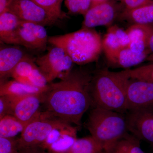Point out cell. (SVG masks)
<instances>
[{
    "label": "cell",
    "instance_id": "obj_1",
    "mask_svg": "<svg viewBox=\"0 0 153 153\" xmlns=\"http://www.w3.org/2000/svg\"><path fill=\"white\" fill-rule=\"evenodd\" d=\"M92 77L81 70H71L56 82L49 83L42 94L45 111L77 126L92 102L90 87Z\"/></svg>",
    "mask_w": 153,
    "mask_h": 153
},
{
    "label": "cell",
    "instance_id": "obj_2",
    "mask_svg": "<svg viewBox=\"0 0 153 153\" xmlns=\"http://www.w3.org/2000/svg\"><path fill=\"white\" fill-rule=\"evenodd\" d=\"M127 69L120 71L104 69L92 77L90 92L92 106L126 114Z\"/></svg>",
    "mask_w": 153,
    "mask_h": 153
},
{
    "label": "cell",
    "instance_id": "obj_3",
    "mask_svg": "<svg viewBox=\"0 0 153 153\" xmlns=\"http://www.w3.org/2000/svg\"><path fill=\"white\" fill-rule=\"evenodd\" d=\"M91 136L104 152L110 153L129 132L126 114L99 107L91 111L86 124Z\"/></svg>",
    "mask_w": 153,
    "mask_h": 153
},
{
    "label": "cell",
    "instance_id": "obj_4",
    "mask_svg": "<svg viewBox=\"0 0 153 153\" xmlns=\"http://www.w3.org/2000/svg\"><path fill=\"white\" fill-rule=\"evenodd\" d=\"M48 43L62 48L73 63L79 65L94 62L102 50L100 35L92 28L85 27L73 33L49 37Z\"/></svg>",
    "mask_w": 153,
    "mask_h": 153
},
{
    "label": "cell",
    "instance_id": "obj_5",
    "mask_svg": "<svg viewBox=\"0 0 153 153\" xmlns=\"http://www.w3.org/2000/svg\"><path fill=\"white\" fill-rule=\"evenodd\" d=\"M69 124L71 123L46 111H41L35 119L27 125L18 138L19 150L25 148L41 146L53 130Z\"/></svg>",
    "mask_w": 153,
    "mask_h": 153
},
{
    "label": "cell",
    "instance_id": "obj_6",
    "mask_svg": "<svg viewBox=\"0 0 153 153\" xmlns=\"http://www.w3.org/2000/svg\"><path fill=\"white\" fill-rule=\"evenodd\" d=\"M35 62L49 83L69 74L74 63L62 48L56 46H53L45 55L36 58Z\"/></svg>",
    "mask_w": 153,
    "mask_h": 153
},
{
    "label": "cell",
    "instance_id": "obj_7",
    "mask_svg": "<svg viewBox=\"0 0 153 153\" xmlns=\"http://www.w3.org/2000/svg\"><path fill=\"white\" fill-rule=\"evenodd\" d=\"M128 112L153 110V83L130 78L126 87Z\"/></svg>",
    "mask_w": 153,
    "mask_h": 153
},
{
    "label": "cell",
    "instance_id": "obj_8",
    "mask_svg": "<svg viewBox=\"0 0 153 153\" xmlns=\"http://www.w3.org/2000/svg\"><path fill=\"white\" fill-rule=\"evenodd\" d=\"M7 11L23 22L44 27L53 25L59 20L32 0H13Z\"/></svg>",
    "mask_w": 153,
    "mask_h": 153
},
{
    "label": "cell",
    "instance_id": "obj_9",
    "mask_svg": "<svg viewBox=\"0 0 153 153\" xmlns=\"http://www.w3.org/2000/svg\"><path fill=\"white\" fill-rule=\"evenodd\" d=\"M121 4L113 0L91 6L84 15L82 27L92 28L111 24L120 11H123Z\"/></svg>",
    "mask_w": 153,
    "mask_h": 153
},
{
    "label": "cell",
    "instance_id": "obj_10",
    "mask_svg": "<svg viewBox=\"0 0 153 153\" xmlns=\"http://www.w3.org/2000/svg\"><path fill=\"white\" fill-rule=\"evenodd\" d=\"M129 132L153 147V110L126 114Z\"/></svg>",
    "mask_w": 153,
    "mask_h": 153
},
{
    "label": "cell",
    "instance_id": "obj_11",
    "mask_svg": "<svg viewBox=\"0 0 153 153\" xmlns=\"http://www.w3.org/2000/svg\"><path fill=\"white\" fill-rule=\"evenodd\" d=\"M43 93L30 94L12 101L11 115L27 126L41 112L40 108L42 104Z\"/></svg>",
    "mask_w": 153,
    "mask_h": 153
},
{
    "label": "cell",
    "instance_id": "obj_12",
    "mask_svg": "<svg viewBox=\"0 0 153 153\" xmlns=\"http://www.w3.org/2000/svg\"><path fill=\"white\" fill-rule=\"evenodd\" d=\"M130 43L126 30L113 26L108 28L102 39V50L111 66H113L120 51Z\"/></svg>",
    "mask_w": 153,
    "mask_h": 153
},
{
    "label": "cell",
    "instance_id": "obj_13",
    "mask_svg": "<svg viewBox=\"0 0 153 153\" xmlns=\"http://www.w3.org/2000/svg\"><path fill=\"white\" fill-rule=\"evenodd\" d=\"M30 57L22 49L16 46L1 47L0 49V78L1 81L11 76L18 64Z\"/></svg>",
    "mask_w": 153,
    "mask_h": 153
},
{
    "label": "cell",
    "instance_id": "obj_14",
    "mask_svg": "<svg viewBox=\"0 0 153 153\" xmlns=\"http://www.w3.org/2000/svg\"><path fill=\"white\" fill-rule=\"evenodd\" d=\"M22 21L9 11L0 14V40L2 43L19 45L18 30Z\"/></svg>",
    "mask_w": 153,
    "mask_h": 153
},
{
    "label": "cell",
    "instance_id": "obj_15",
    "mask_svg": "<svg viewBox=\"0 0 153 153\" xmlns=\"http://www.w3.org/2000/svg\"><path fill=\"white\" fill-rule=\"evenodd\" d=\"M46 89H40L14 79L4 80L1 81L0 96L6 97L13 102L30 94L43 93Z\"/></svg>",
    "mask_w": 153,
    "mask_h": 153
},
{
    "label": "cell",
    "instance_id": "obj_16",
    "mask_svg": "<svg viewBox=\"0 0 153 153\" xmlns=\"http://www.w3.org/2000/svg\"><path fill=\"white\" fill-rule=\"evenodd\" d=\"M120 16L133 24L153 25V1L136 8L123 11Z\"/></svg>",
    "mask_w": 153,
    "mask_h": 153
},
{
    "label": "cell",
    "instance_id": "obj_17",
    "mask_svg": "<svg viewBox=\"0 0 153 153\" xmlns=\"http://www.w3.org/2000/svg\"><path fill=\"white\" fill-rule=\"evenodd\" d=\"M151 52L149 49L144 52L138 53L132 51L128 47L123 48L119 52L112 66L128 68L141 63Z\"/></svg>",
    "mask_w": 153,
    "mask_h": 153
},
{
    "label": "cell",
    "instance_id": "obj_18",
    "mask_svg": "<svg viewBox=\"0 0 153 153\" xmlns=\"http://www.w3.org/2000/svg\"><path fill=\"white\" fill-rule=\"evenodd\" d=\"M19 45L32 50H41L33 29V23L22 21L18 30Z\"/></svg>",
    "mask_w": 153,
    "mask_h": 153
},
{
    "label": "cell",
    "instance_id": "obj_19",
    "mask_svg": "<svg viewBox=\"0 0 153 153\" xmlns=\"http://www.w3.org/2000/svg\"><path fill=\"white\" fill-rule=\"evenodd\" d=\"M26 126L13 116L8 115L0 119V137L14 138L22 133Z\"/></svg>",
    "mask_w": 153,
    "mask_h": 153
},
{
    "label": "cell",
    "instance_id": "obj_20",
    "mask_svg": "<svg viewBox=\"0 0 153 153\" xmlns=\"http://www.w3.org/2000/svg\"><path fill=\"white\" fill-rule=\"evenodd\" d=\"M110 153H145L140 140L129 132L120 140Z\"/></svg>",
    "mask_w": 153,
    "mask_h": 153
},
{
    "label": "cell",
    "instance_id": "obj_21",
    "mask_svg": "<svg viewBox=\"0 0 153 153\" xmlns=\"http://www.w3.org/2000/svg\"><path fill=\"white\" fill-rule=\"evenodd\" d=\"M102 150L91 136L77 139L68 150L63 153H101Z\"/></svg>",
    "mask_w": 153,
    "mask_h": 153
},
{
    "label": "cell",
    "instance_id": "obj_22",
    "mask_svg": "<svg viewBox=\"0 0 153 153\" xmlns=\"http://www.w3.org/2000/svg\"><path fill=\"white\" fill-rule=\"evenodd\" d=\"M36 59L29 57L22 60L14 69L11 76L15 80L25 83L26 79L36 66Z\"/></svg>",
    "mask_w": 153,
    "mask_h": 153
},
{
    "label": "cell",
    "instance_id": "obj_23",
    "mask_svg": "<svg viewBox=\"0 0 153 153\" xmlns=\"http://www.w3.org/2000/svg\"><path fill=\"white\" fill-rule=\"evenodd\" d=\"M152 25L133 24L126 30L130 42L134 41H145L147 43Z\"/></svg>",
    "mask_w": 153,
    "mask_h": 153
},
{
    "label": "cell",
    "instance_id": "obj_24",
    "mask_svg": "<svg viewBox=\"0 0 153 153\" xmlns=\"http://www.w3.org/2000/svg\"><path fill=\"white\" fill-rule=\"evenodd\" d=\"M33 1L48 11L58 20L64 19L66 15L61 10V0H32Z\"/></svg>",
    "mask_w": 153,
    "mask_h": 153
},
{
    "label": "cell",
    "instance_id": "obj_25",
    "mask_svg": "<svg viewBox=\"0 0 153 153\" xmlns=\"http://www.w3.org/2000/svg\"><path fill=\"white\" fill-rule=\"evenodd\" d=\"M130 78L141 79L153 83V64L140 66L134 69H127Z\"/></svg>",
    "mask_w": 153,
    "mask_h": 153
},
{
    "label": "cell",
    "instance_id": "obj_26",
    "mask_svg": "<svg viewBox=\"0 0 153 153\" xmlns=\"http://www.w3.org/2000/svg\"><path fill=\"white\" fill-rule=\"evenodd\" d=\"M65 4L69 13L84 16L90 8L91 0H65Z\"/></svg>",
    "mask_w": 153,
    "mask_h": 153
},
{
    "label": "cell",
    "instance_id": "obj_27",
    "mask_svg": "<svg viewBox=\"0 0 153 153\" xmlns=\"http://www.w3.org/2000/svg\"><path fill=\"white\" fill-rule=\"evenodd\" d=\"M25 84L40 89H46L48 87L49 83L37 66L26 79Z\"/></svg>",
    "mask_w": 153,
    "mask_h": 153
},
{
    "label": "cell",
    "instance_id": "obj_28",
    "mask_svg": "<svg viewBox=\"0 0 153 153\" xmlns=\"http://www.w3.org/2000/svg\"><path fill=\"white\" fill-rule=\"evenodd\" d=\"M18 139L0 137V153H19Z\"/></svg>",
    "mask_w": 153,
    "mask_h": 153
},
{
    "label": "cell",
    "instance_id": "obj_29",
    "mask_svg": "<svg viewBox=\"0 0 153 153\" xmlns=\"http://www.w3.org/2000/svg\"><path fill=\"white\" fill-rule=\"evenodd\" d=\"M33 29L40 48L41 50H43V49H45L47 46L49 39L47 30L44 26L34 23Z\"/></svg>",
    "mask_w": 153,
    "mask_h": 153
},
{
    "label": "cell",
    "instance_id": "obj_30",
    "mask_svg": "<svg viewBox=\"0 0 153 153\" xmlns=\"http://www.w3.org/2000/svg\"><path fill=\"white\" fill-rule=\"evenodd\" d=\"M153 0H122L123 11L130 10L150 2Z\"/></svg>",
    "mask_w": 153,
    "mask_h": 153
},
{
    "label": "cell",
    "instance_id": "obj_31",
    "mask_svg": "<svg viewBox=\"0 0 153 153\" xmlns=\"http://www.w3.org/2000/svg\"><path fill=\"white\" fill-rule=\"evenodd\" d=\"M12 102L5 96H0V119L8 115H11Z\"/></svg>",
    "mask_w": 153,
    "mask_h": 153
},
{
    "label": "cell",
    "instance_id": "obj_32",
    "mask_svg": "<svg viewBox=\"0 0 153 153\" xmlns=\"http://www.w3.org/2000/svg\"><path fill=\"white\" fill-rule=\"evenodd\" d=\"M19 153H50L49 151L41 146L25 148L19 150Z\"/></svg>",
    "mask_w": 153,
    "mask_h": 153
},
{
    "label": "cell",
    "instance_id": "obj_33",
    "mask_svg": "<svg viewBox=\"0 0 153 153\" xmlns=\"http://www.w3.org/2000/svg\"><path fill=\"white\" fill-rule=\"evenodd\" d=\"M147 47L148 49L150 51L151 53L153 54L151 55L150 59L153 60V25L152 26V27L148 37L147 40Z\"/></svg>",
    "mask_w": 153,
    "mask_h": 153
},
{
    "label": "cell",
    "instance_id": "obj_34",
    "mask_svg": "<svg viewBox=\"0 0 153 153\" xmlns=\"http://www.w3.org/2000/svg\"><path fill=\"white\" fill-rule=\"evenodd\" d=\"M13 0H0V14L8 10Z\"/></svg>",
    "mask_w": 153,
    "mask_h": 153
},
{
    "label": "cell",
    "instance_id": "obj_35",
    "mask_svg": "<svg viewBox=\"0 0 153 153\" xmlns=\"http://www.w3.org/2000/svg\"><path fill=\"white\" fill-rule=\"evenodd\" d=\"M107 1L108 0H91V7L96 5L98 4H101V3Z\"/></svg>",
    "mask_w": 153,
    "mask_h": 153
},
{
    "label": "cell",
    "instance_id": "obj_36",
    "mask_svg": "<svg viewBox=\"0 0 153 153\" xmlns=\"http://www.w3.org/2000/svg\"><path fill=\"white\" fill-rule=\"evenodd\" d=\"M101 153H106L104 152H103V151H102V152H101Z\"/></svg>",
    "mask_w": 153,
    "mask_h": 153
},
{
    "label": "cell",
    "instance_id": "obj_37",
    "mask_svg": "<svg viewBox=\"0 0 153 153\" xmlns=\"http://www.w3.org/2000/svg\"><path fill=\"white\" fill-rule=\"evenodd\" d=\"M151 153H153V150L152 152Z\"/></svg>",
    "mask_w": 153,
    "mask_h": 153
},
{
    "label": "cell",
    "instance_id": "obj_38",
    "mask_svg": "<svg viewBox=\"0 0 153 153\" xmlns=\"http://www.w3.org/2000/svg\"><path fill=\"white\" fill-rule=\"evenodd\" d=\"M61 1H63V0H61Z\"/></svg>",
    "mask_w": 153,
    "mask_h": 153
},
{
    "label": "cell",
    "instance_id": "obj_39",
    "mask_svg": "<svg viewBox=\"0 0 153 153\" xmlns=\"http://www.w3.org/2000/svg\"><path fill=\"white\" fill-rule=\"evenodd\" d=\"M120 1H122V0H120Z\"/></svg>",
    "mask_w": 153,
    "mask_h": 153
}]
</instances>
